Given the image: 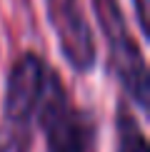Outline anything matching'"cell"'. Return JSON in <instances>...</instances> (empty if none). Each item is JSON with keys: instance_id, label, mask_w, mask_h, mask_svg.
Returning a JSON list of instances; mask_svg holds the SVG:
<instances>
[{"instance_id": "4", "label": "cell", "mask_w": 150, "mask_h": 152, "mask_svg": "<svg viewBox=\"0 0 150 152\" xmlns=\"http://www.w3.org/2000/svg\"><path fill=\"white\" fill-rule=\"evenodd\" d=\"M48 20L53 28L65 62L75 72L85 75L95 67V37L80 0H45Z\"/></svg>"}, {"instance_id": "5", "label": "cell", "mask_w": 150, "mask_h": 152, "mask_svg": "<svg viewBox=\"0 0 150 152\" xmlns=\"http://www.w3.org/2000/svg\"><path fill=\"white\" fill-rule=\"evenodd\" d=\"M115 135H118L115 152H150L145 132H143L138 117L125 102L118 105V112H115Z\"/></svg>"}, {"instance_id": "3", "label": "cell", "mask_w": 150, "mask_h": 152, "mask_svg": "<svg viewBox=\"0 0 150 152\" xmlns=\"http://www.w3.org/2000/svg\"><path fill=\"white\" fill-rule=\"evenodd\" d=\"M48 70V62L38 53H23L10 65L3 100V120L8 132L3 152H28L33 142V120L38 100H40Z\"/></svg>"}, {"instance_id": "1", "label": "cell", "mask_w": 150, "mask_h": 152, "mask_svg": "<svg viewBox=\"0 0 150 152\" xmlns=\"http://www.w3.org/2000/svg\"><path fill=\"white\" fill-rule=\"evenodd\" d=\"M93 12H95L98 28L105 37V45H108V65L112 75L123 85L125 95L135 102V107L143 115H148L150 107L148 62L128 28L120 3L118 0H93Z\"/></svg>"}, {"instance_id": "6", "label": "cell", "mask_w": 150, "mask_h": 152, "mask_svg": "<svg viewBox=\"0 0 150 152\" xmlns=\"http://www.w3.org/2000/svg\"><path fill=\"white\" fill-rule=\"evenodd\" d=\"M135 5V20H138V28H140L143 37H148V0H133Z\"/></svg>"}, {"instance_id": "2", "label": "cell", "mask_w": 150, "mask_h": 152, "mask_svg": "<svg viewBox=\"0 0 150 152\" xmlns=\"http://www.w3.org/2000/svg\"><path fill=\"white\" fill-rule=\"evenodd\" d=\"M35 120L43 130L48 152H93L95 145V122L90 112L73 105L60 75L50 67Z\"/></svg>"}]
</instances>
